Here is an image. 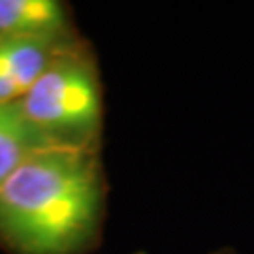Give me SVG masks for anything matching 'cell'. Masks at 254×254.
I'll return each instance as SVG.
<instances>
[{"mask_svg":"<svg viewBox=\"0 0 254 254\" xmlns=\"http://www.w3.org/2000/svg\"><path fill=\"white\" fill-rule=\"evenodd\" d=\"M104 213L100 147L47 145L0 183V243L13 254H85Z\"/></svg>","mask_w":254,"mask_h":254,"instance_id":"1","label":"cell"},{"mask_svg":"<svg viewBox=\"0 0 254 254\" xmlns=\"http://www.w3.org/2000/svg\"><path fill=\"white\" fill-rule=\"evenodd\" d=\"M17 106L55 145L100 147V77L91 51L73 40L57 51Z\"/></svg>","mask_w":254,"mask_h":254,"instance_id":"2","label":"cell"},{"mask_svg":"<svg viewBox=\"0 0 254 254\" xmlns=\"http://www.w3.org/2000/svg\"><path fill=\"white\" fill-rule=\"evenodd\" d=\"M64 44L0 38V104H17Z\"/></svg>","mask_w":254,"mask_h":254,"instance_id":"3","label":"cell"},{"mask_svg":"<svg viewBox=\"0 0 254 254\" xmlns=\"http://www.w3.org/2000/svg\"><path fill=\"white\" fill-rule=\"evenodd\" d=\"M0 38L70 42L68 11L55 0H0Z\"/></svg>","mask_w":254,"mask_h":254,"instance_id":"4","label":"cell"},{"mask_svg":"<svg viewBox=\"0 0 254 254\" xmlns=\"http://www.w3.org/2000/svg\"><path fill=\"white\" fill-rule=\"evenodd\" d=\"M47 145L55 143L28 123L17 104H0V183Z\"/></svg>","mask_w":254,"mask_h":254,"instance_id":"5","label":"cell"},{"mask_svg":"<svg viewBox=\"0 0 254 254\" xmlns=\"http://www.w3.org/2000/svg\"><path fill=\"white\" fill-rule=\"evenodd\" d=\"M209 254H241V253H237L236 249H232V247H222V249L213 251V253H209Z\"/></svg>","mask_w":254,"mask_h":254,"instance_id":"6","label":"cell"},{"mask_svg":"<svg viewBox=\"0 0 254 254\" xmlns=\"http://www.w3.org/2000/svg\"><path fill=\"white\" fill-rule=\"evenodd\" d=\"M130 254H145V253H141V251H139V253H130Z\"/></svg>","mask_w":254,"mask_h":254,"instance_id":"7","label":"cell"}]
</instances>
